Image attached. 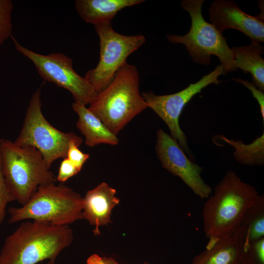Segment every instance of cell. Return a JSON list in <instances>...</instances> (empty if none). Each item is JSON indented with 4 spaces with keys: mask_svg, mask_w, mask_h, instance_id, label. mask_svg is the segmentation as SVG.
Wrapping results in <instances>:
<instances>
[{
    "mask_svg": "<svg viewBox=\"0 0 264 264\" xmlns=\"http://www.w3.org/2000/svg\"><path fill=\"white\" fill-rule=\"evenodd\" d=\"M1 168L7 185L22 206L39 186L54 183V175L42 154L30 146H20L7 139H0Z\"/></svg>",
    "mask_w": 264,
    "mask_h": 264,
    "instance_id": "cell-4",
    "label": "cell"
},
{
    "mask_svg": "<svg viewBox=\"0 0 264 264\" xmlns=\"http://www.w3.org/2000/svg\"><path fill=\"white\" fill-rule=\"evenodd\" d=\"M144 0H76V9L86 22L94 26L111 22L123 8L138 4Z\"/></svg>",
    "mask_w": 264,
    "mask_h": 264,
    "instance_id": "cell-15",
    "label": "cell"
},
{
    "mask_svg": "<svg viewBox=\"0 0 264 264\" xmlns=\"http://www.w3.org/2000/svg\"><path fill=\"white\" fill-rule=\"evenodd\" d=\"M81 145L72 141L68 146L66 158L80 171L83 165L89 157V155L83 153L78 147Z\"/></svg>",
    "mask_w": 264,
    "mask_h": 264,
    "instance_id": "cell-23",
    "label": "cell"
},
{
    "mask_svg": "<svg viewBox=\"0 0 264 264\" xmlns=\"http://www.w3.org/2000/svg\"><path fill=\"white\" fill-rule=\"evenodd\" d=\"M14 200H15V198L7 185L2 173L0 148V224L4 219L8 203Z\"/></svg>",
    "mask_w": 264,
    "mask_h": 264,
    "instance_id": "cell-22",
    "label": "cell"
},
{
    "mask_svg": "<svg viewBox=\"0 0 264 264\" xmlns=\"http://www.w3.org/2000/svg\"><path fill=\"white\" fill-rule=\"evenodd\" d=\"M13 3L11 0H0V47L12 36V11Z\"/></svg>",
    "mask_w": 264,
    "mask_h": 264,
    "instance_id": "cell-20",
    "label": "cell"
},
{
    "mask_svg": "<svg viewBox=\"0 0 264 264\" xmlns=\"http://www.w3.org/2000/svg\"><path fill=\"white\" fill-rule=\"evenodd\" d=\"M80 171L67 158H64L60 165L56 180L64 182Z\"/></svg>",
    "mask_w": 264,
    "mask_h": 264,
    "instance_id": "cell-24",
    "label": "cell"
},
{
    "mask_svg": "<svg viewBox=\"0 0 264 264\" xmlns=\"http://www.w3.org/2000/svg\"><path fill=\"white\" fill-rule=\"evenodd\" d=\"M73 110L78 114L77 128L85 137V144L93 147L100 144L116 145L119 139L84 105L74 102Z\"/></svg>",
    "mask_w": 264,
    "mask_h": 264,
    "instance_id": "cell-16",
    "label": "cell"
},
{
    "mask_svg": "<svg viewBox=\"0 0 264 264\" xmlns=\"http://www.w3.org/2000/svg\"><path fill=\"white\" fill-rule=\"evenodd\" d=\"M243 264H264V238L244 244Z\"/></svg>",
    "mask_w": 264,
    "mask_h": 264,
    "instance_id": "cell-21",
    "label": "cell"
},
{
    "mask_svg": "<svg viewBox=\"0 0 264 264\" xmlns=\"http://www.w3.org/2000/svg\"><path fill=\"white\" fill-rule=\"evenodd\" d=\"M87 264H109L104 258H102L96 254L90 255L87 260Z\"/></svg>",
    "mask_w": 264,
    "mask_h": 264,
    "instance_id": "cell-26",
    "label": "cell"
},
{
    "mask_svg": "<svg viewBox=\"0 0 264 264\" xmlns=\"http://www.w3.org/2000/svg\"><path fill=\"white\" fill-rule=\"evenodd\" d=\"M236 81L242 84L252 93L253 96L257 100L260 108L263 121H264V91L256 88L251 83L246 80H242L240 78L234 79Z\"/></svg>",
    "mask_w": 264,
    "mask_h": 264,
    "instance_id": "cell-25",
    "label": "cell"
},
{
    "mask_svg": "<svg viewBox=\"0 0 264 264\" xmlns=\"http://www.w3.org/2000/svg\"><path fill=\"white\" fill-rule=\"evenodd\" d=\"M155 149L164 168L180 177L201 198L210 197L212 189L201 176L202 168L188 158L178 142L161 129L156 132Z\"/></svg>",
    "mask_w": 264,
    "mask_h": 264,
    "instance_id": "cell-11",
    "label": "cell"
},
{
    "mask_svg": "<svg viewBox=\"0 0 264 264\" xmlns=\"http://www.w3.org/2000/svg\"><path fill=\"white\" fill-rule=\"evenodd\" d=\"M211 23L220 33L235 29L248 37L251 42H264V14L251 16L242 11L232 0H215L209 8Z\"/></svg>",
    "mask_w": 264,
    "mask_h": 264,
    "instance_id": "cell-12",
    "label": "cell"
},
{
    "mask_svg": "<svg viewBox=\"0 0 264 264\" xmlns=\"http://www.w3.org/2000/svg\"><path fill=\"white\" fill-rule=\"evenodd\" d=\"M204 1L182 0L180 6L189 13L191 17L190 29L183 36L168 34L167 38L171 43L184 44L192 60L196 63L209 65L211 56L214 55L219 58L226 73L235 71L237 69L233 52L226 38L202 16V6Z\"/></svg>",
    "mask_w": 264,
    "mask_h": 264,
    "instance_id": "cell-6",
    "label": "cell"
},
{
    "mask_svg": "<svg viewBox=\"0 0 264 264\" xmlns=\"http://www.w3.org/2000/svg\"><path fill=\"white\" fill-rule=\"evenodd\" d=\"M41 95L40 88L32 95L23 126L14 142L18 145L36 148L50 169L56 159L66 158L71 142L81 145L83 139L73 132H64L58 130L46 120L42 110Z\"/></svg>",
    "mask_w": 264,
    "mask_h": 264,
    "instance_id": "cell-7",
    "label": "cell"
},
{
    "mask_svg": "<svg viewBox=\"0 0 264 264\" xmlns=\"http://www.w3.org/2000/svg\"><path fill=\"white\" fill-rule=\"evenodd\" d=\"M232 234L244 244L264 238V195L245 211Z\"/></svg>",
    "mask_w": 264,
    "mask_h": 264,
    "instance_id": "cell-18",
    "label": "cell"
},
{
    "mask_svg": "<svg viewBox=\"0 0 264 264\" xmlns=\"http://www.w3.org/2000/svg\"><path fill=\"white\" fill-rule=\"evenodd\" d=\"M16 50L30 60L41 77L47 82L68 90L75 103L86 106L97 93L84 77L74 69L71 58L62 53L43 55L35 52L19 43L12 35Z\"/></svg>",
    "mask_w": 264,
    "mask_h": 264,
    "instance_id": "cell-9",
    "label": "cell"
},
{
    "mask_svg": "<svg viewBox=\"0 0 264 264\" xmlns=\"http://www.w3.org/2000/svg\"><path fill=\"white\" fill-rule=\"evenodd\" d=\"M236 68L252 75V84L257 88L264 90V46L259 43L251 42L248 45L233 47Z\"/></svg>",
    "mask_w": 264,
    "mask_h": 264,
    "instance_id": "cell-17",
    "label": "cell"
},
{
    "mask_svg": "<svg viewBox=\"0 0 264 264\" xmlns=\"http://www.w3.org/2000/svg\"><path fill=\"white\" fill-rule=\"evenodd\" d=\"M243 242L233 234L196 256L191 264H243Z\"/></svg>",
    "mask_w": 264,
    "mask_h": 264,
    "instance_id": "cell-14",
    "label": "cell"
},
{
    "mask_svg": "<svg viewBox=\"0 0 264 264\" xmlns=\"http://www.w3.org/2000/svg\"><path fill=\"white\" fill-rule=\"evenodd\" d=\"M89 105L88 109L117 135L147 108L139 92V75L136 67L127 62L110 85Z\"/></svg>",
    "mask_w": 264,
    "mask_h": 264,
    "instance_id": "cell-3",
    "label": "cell"
},
{
    "mask_svg": "<svg viewBox=\"0 0 264 264\" xmlns=\"http://www.w3.org/2000/svg\"><path fill=\"white\" fill-rule=\"evenodd\" d=\"M116 191L106 182H102L88 191L83 198V219L95 226V235L100 234L99 227L111 223L110 216L113 208L119 203L115 196Z\"/></svg>",
    "mask_w": 264,
    "mask_h": 264,
    "instance_id": "cell-13",
    "label": "cell"
},
{
    "mask_svg": "<svg viewBox=\"0 0 264 264\" xmlns=\"http://www.w3.org/2000/svg\"><path fill=\"white\" fill-rule=\"evenodd\" d=\"M220 137L235 149L233 156L238 162L246 165L264 164V132L248 144L240 140L228 139L224 135Z\"/></svg>",
    "mask_w": 264,
    "mask_h": 264,
    "instance_id": "cell-19",
    "label": "cell"
},
{
    "mask_svg": "<svg viewBox=\"0 0 264 264\" xmlns=\"http://www.w3.org/2000/svg\"><path fill=\"white\" fill-rule=\"evenodd\" d=\"M225 74L223 66L219 65L213 71L203 76L199 81L190 84L178 92L167 95H157L152 92L142 93L147 108L151 109L166 123L171 136L192 160L194 155L189 148L188 139L179 126V117L185 105L195 95L210 84L219 85L221 82L218 80L219 76Z\"/></svg>",
    "mask_w": 264,
    "mask_h": 264,
    "instance_id": "cell-10",
    "label": "cell"
},
{
    "mask_svg": "<svg viewBox=\"0 0 264 264\" xmlns=\"http://www.w3.org/2000/svg\"><path fill=\"white\" fill-rule=\"evenodd\" d=\"M99 38L100 59L96 66L86 73L84 78L96 93L105 89L127 58L146 41L141 34L127 36L116 32L111 22L95 26Z\"/></svg>",
    "mask_w": 264,
    "mask_h": 264,
    "instance_id": "cell-8",
    "label": "cell"
},
{
    "mask_svg": "<svg viewBox=\"0 0 264 264\" xmlns=\"http://www.w3.org/2000/svg\"><path fill=\"white\" fill-rule=\"evenodd\" d=\"M259 195L254 187L228 171L203 205V230L209 239L206 248L232 234L245 211Z\"/></svg>",
    "mask_w": 264,
    "mask_h": 264,
    "instance_id": "cell-2",
    "label": "cell"
},
{
    "mask_svg": "<svg viewBox=\"0 0 264 264\" xmlns=\"http://www.w3.org/2000/svg\"><path fill=\"white\" fill-rule=\"evenodd\" d=\"M83 198L63 184L38 187L28 201L21 207L10 208V223L27 219L54 225H68L83 219Z\"/></svg>",
    "mask_w": 264,
    "mask_h": 264,
    "instance_id": "cell-5",
    "label": "cell"
},
{
    "mask_svg": "<svg viewBox=\"0 0 264 264\" xmlns=\"http://www.w3.org/2000/svg\"><path fill=\"white\" fill-rule=\"evenodd\" d=\"M73 239L68 225L32 220L22 222L6 237L0 251V264H54Z\"/></svg>",
    "mask_w": 264,
    "mask_h": 264,
    "instance_id": "cell-1",
    "label": "cell"
},
{
    "mask_svg": "<svg viewBox=\"0 0 264 264\" xmlns=\"http://www.w3.org/2000/svg\"><path fill=\"white\" fill-rule=\"evenodd\" d=\"M104 259L109 264H119L112 258H104Z\"/></svg>",
    "mask_w": 264,
    "mask_h": 264,
    "instance_id": "cell-27",
    "label": "cell"
}]
</instances>
